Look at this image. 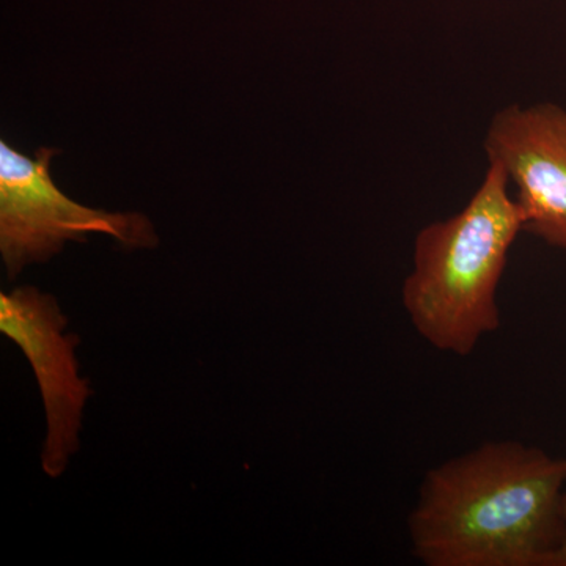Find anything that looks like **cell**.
Listing matches in <instances>:
<instances>
[{"label": "cell", "mask_w": 566, "mask_h": 566, "mask_svg": "<svg viewBox=\"0 0 566 566\" xmlns=\"http://www.w3.org/2000/svg\"><path fill=\"white\" fill-rule=\"evenodd\" d=\"M566 458L485 442L424 474L408 520L427 566H549L564 534Z\"/></svg>", "instance_id": "cell-1"}, {"label": "cell", "mask_w": 566, "mask_h": 566, "mask_svg": "<svg viewBox=\"0 0 566 566\" xmlns=\"http://www.w3.org/2000/svg\"><path fill=\"white\" fill-rule=\"evenodd\" d=\"M523 230V212L504 169L488 164L463 210L417 233L401 301L428 345L465 357L501 327L497 290Z\"/></svg>", "instance_id": "cell-2"}, {"label": "cell", "mask_w": 566, "mask_h": 566, "mask_svg": "<svg viewBox=\"0 0 566 566\" xmlns=\"http://www.w3.org/2000/svg\"><path fill=\"white\" fill-rule=\"evenodd\" d=\"M55 150L41 148L28 158L0 142V251L10 279L29 263L46 262L66 241L104 233L126 248L158 244L147 218L106 212L73 202L54 185L50 164Z\"/></svg>", "instance_id": "cell-3"}, {"label": "cell", "mask_w": 566, "mask_h": 566, "mask_svg": "<svg viewBox=\"0 0 566 566\" xmlns=\"http://www.w3.org/2000/svg\"><path fill=\"white\" fill-rule=\"evenodd\" d=\"M66 322L57 301L33 286H21L0 294V331L11 338L32 365L39 381L48 436L43 469L48 475H62L70 457L80 449V431L91 387L80 376L74 348L76 335L63 334Z\"/></svg>", "instance_id": "cell-4"}, {"label": "cell", "mask_w": 566, "mask_h": 566, "mask_svg": "<svg viewBox=\"0 0 566 566\" xmlns=\"http://www.w3.org/2000/svg\"><path fill=\"white\" fill-rule=\"evenodd\" d=\"M488 164L501 167L523 212L524 230L566 249V109L510 104L486 129Z\"/></svg>", "instance_id": "cell-5"}, {"label": "cell", "mask_w": 566, "mask_h": 566, "mask_svg": "<svg viewBox=\"0 0 566 566\" xmlns=\"http://www.w3.org/2000/svg\"><path fill=\"white\" fill-rule=\"evenodd\" d=\"M549 566H566V494L564 501V534H562L560 543H558L556 553L551 558Z\"/></svg>", "instance_id": "cell-6"}]
</instances>
